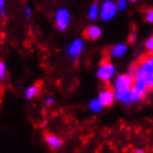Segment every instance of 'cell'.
I'll use <instances>...</instances> for the list:
<instances>
[{
  "label": "cell",
  "mask_w": 153,
  "mask_h": 153,
  "mask_svg": "<svg viewBox=\"0 0 153 153\" xmlns=\"http://www.w3.org/2000/svg\"><path fill=\"white\" fill-rule=\"evenodd\" d=\"M131 74L134 79L148 81L150 76H153V53L141 59L137 65L131 67Z\"/></svg>",
  "instance_id": "obj_1"
},
{
  "label": "cell",
  "mask_w": 153,
  "mask_h": 153,
  "mask_svg": "<svg viewBox=\"0 0 153 153\" xmlns=\"http://www.w3.org/2000/svg\"><path fill=\"white\" fill-rule=\"evenodd\" d=\"M97 78L102 82L108 83L109 81H111L115 76V67L114 65L110 62L109 60H104L101 62L99 68L97 70Z\"/></svg>",
  "instance_id": "obj_2"
},
{
  "label": "cell",
  "mask_w": 153,
  "mask_h": 153,
  "mask_svg": "<svg viewBox=\"0 0 153 153\" xmlns=\"http://www.w3.org/2000/svg\"><path fill=\"white\" fill-rule=\"evenodd\" d=\"M119 9L117 6V1L113 0H104L100 6V18L102 21L108 22L111 21L118 13Z\"/></svg>",
  "instance_id": "obj_3"
},
{
  "label": "cell",
  "mask_w": 153,
  "mask_h": 153,
  "mask_svg": "<svg viewBox=\"0 0 153 153\" xmlns=\"http://www.w3.org/2000/svg\"><path fill=\"white\" fill-rule=\"evenodd\" d=\"M84 50V42L82 39H74L69 46L65 48V53L71 61H76Z\"/></svg>",
  "instance_id": "obj_4"
},
{
  "label": "cell",
  "mask_w": 153,
  "mask_h": 153,
  "mask_svg": "<svg viewBox=\"0 0 153 153\" xmlns=\"http://www.w3.org/2000/svg\"><path fill=\"white\" fill-rule=\"evenodd\" d=\"M133 82L134 76L131 73L119 74L118 76H114L112 87L114 90H129V89H132Z\"/></svg>",
  "instance_id": "obj_5"
},
{
  "label": "cell",
  "mask_w": 153,
  "mask_h": 153,
  "mask_svg": "<svg viewBox=\"0 0 153 153\" xmlns=\"http://www.w3.org/2000/svg\"><path fill=\"white\" fill-rule=\"evenodd\" d=\"M70 19H71V15L68 9L65 8H60L56 11L54 15V21L57 25V28L59 31H65L70 23Z\"/></svg>",
  "instance_id": "obj_6"
},
{
  "label": "cell",
  "mask_w": 153,
  "mask_h": 153,
  "mask_svg": "<svg viewBox=\"0 0 153 153\" xmlns=\"http://www.w3.org/2000/svg\"><path fill=\"white\" fill-rule=\"evenodd\" d=\"M114 94L115 100L123 104H132L141 101L140 98L133 93L132 89H129V90H114Z\"/></svg>",
  "instance_id": "obj_7"
},
{
  "label": "cell",
  "mask_w": 153,
  "mask_h": 153,
  "mask_svg": "<svg viewBox=\"0 0 153 153\" xmlns=\"http://www.w3.org/2000/svg\"><path fill=\"white\" fill-rule=\"evenodd\" d=\"M98 99L102 103L104 108L111 107L113 102L115 101V94L114 90L111 88H104L99 92L98 94Z\"/></svg>",
  "instance_id": "obj_8"
},
{
  "label": "cell",
  "mask_w": 153,
  "mask_h": 153,
  "mask_svg": "<svg viewBox=\"0 0 153 153\" xmlns=\"http://www.w3.org/2000/svg\"><path fill=\"white\" fill-rule=\"evenodd\" d=\"M132 91L137 97L140 98V100H143L146 97V94L150 92L148 82L144 80H139L134 79L133 85H132Z\"/></svg>",
  "instance_id": "obj_9"
},
{
  "label": "cell",
  "mask_w": 153,
  "mask_h": 153,
  "mask_svg": "<svg viewBox=\"0 0 153 153\" xmlns=\"http://www.w3.org/2000/svg\"><path fill=\"white\" fill-rule=\"evenodd\" d=\"M84 38L88 39V40H91V41H96L98 39L101 38L102 36V29L99 27V26H96V25H91L84 29Z\"/></svg>",
  "instance_id": "obj_10"
},
{
  "label": "cell",
  "mask_w": 153,
  "mask_h": 153,
  "mask_svg": "<svg viewBox=\"0 0 153 153\" xmlns=\"http://www.w3.org/2000/svg\"><path fill=\"white\" fill-rule=\"evenodd\" d=\"M45 141H46L47 146L52 150H59L62 146V140L52 133L45 134Z\"/></svg>",
  "instance_id": "obj_11"
},
{
  "label": "cell",
  "mask_w": 153,
  "mask_h": 153,
  "mask_svg": "<svg viewBox=\"0 0 153 153\" xmlns=\"http://www.w3.org/2000/svg\"><path fill=\"white\" fill-rule=\"evenodd\" d=\"M109 52L112 58H122L128 52V46L126 43H117L110 48Z\"/></svg>",
  "instance_id": "obj_12"
},
{
  "label": "cell",
  "mask_w": 153,
  "mask_h": 153,
  "mask_svg": "<svg viewBox=\"0 0 153 153\" xmlns=\"http://www.w3.org/2000/svg\"><path fill=\"white\" fill-rule=\"evenodd\" d=\"M88 18L91 21H96L100 18V6L98 2H93L88 10Z\"/></svg>",
  "instance_id": "obj_13"
},
{
  "label": "cell",
  "mask_w": 153,
  "mask_h": 153,
  "mask_svg": "<svg viewBox=\"0 0 153 153\" xmlns=\"http://www.w3.org/2000/svg\"><path fill=\"white\" fill-rule=\"evenodd\" d=\"M39 91H40V87L37 85V84H32L29 88L26 89L25 91V98L27 100H32L33 98L38 96Z\"/></svg>",
  "instance_id": "obj_14"
},
{
  "label": "cell",
  "mask_w": 153,
  "mask_h": 153,
  "mask_svg": "<svg viewBox=\"0 0 153 153\" xmlns=\"http://www.w3.org/2000/svg\"><path fill=\"white\" fill-rule=\"evenodd\" d=\"M88 108L89 110L92 112V113H100V112L102 111V109H103V105L102 103L99 101V99L97 98V99H92L88 104Z\"/></svg>",
  "instance_id": "obj_15"
},
{
  "label": "cell",
  "mask_w": 153,
  "mask_h": 153,
  "mask_svg": "<svg viewBox=\"0 0 153 153\" xmlns=\"http://www.w3.org/2000/svg\"><path fill=\"white\" fill-rule=\"evenodd\" d=\"M144 20H146V22L153 23V8H149V9L146 11Z\"/></svg>",
  "instance_id": "obj_16"
},
{
  "label": "cell",
  "mask_w": 153,
  "mask_h": 153,
  "mask_svg": "<svg viewBox=\"0 0 153 153\" xmlns=\"http://www.w3.org/2000/svg\"><path fill=\"white\" fill-rule=\"evenodd\" d=\"M128 0H117V6H118L119 11H124L128 8Z\"/></svg>",
  "instance_id": "obj_17"
},
{
  "label": "cell",
  "mask_w": 153,
  "mask_h": 153,
  "mask_svg": "<svg viewBox=\"0 0 153 153\" xmlns=\"http://www.w3.org/2000/svg\"><path fill=\"white\" fill-rule=\"evenodd\" d=\"M144 47H146V50L149 53H153V36L146 40Z\"/></svg>",
  "instance_id": "obj_18"
},
{
  "label": "cell",
  "mask_w": 153,
  "mask_h": 153,
  "mask_svg": "<svg viewBox=\"0 0 153 153\" xmlns=\"http://www.w3.org/2000/svg\"><path fill=\"white\" fill-rule=\"evenodd\" d=\"M6 72H7V65L4 61L0 62V79L4 80L6 76Z\"/></svg>",
  "instance_id": "obj_19"
},
{
  "label": "cell",
  "mask_w": 153,
  "mask_h": 153,
  "mask_svg": "<svg viewBox=\"0 0 153 153\" xmlns=\"http://www.w3.org/2000/svg\"><path fill=\"white\" fill-rule=\"evenodd\" d=\"M0 13L2 18H6L7 12H6V0H0Z\"/></svg>",
  "instance_id": "obj_20"
},
{
  "label": "cell",
  "mask_w": 153,
  "mask_h": 153,
  "mask_svg": "<svg viewBox=\"0 0 153 153\" xmlns=\"http://www.w3.org/2000/svg\"><path fill=\"white\" fill-rule=\"evenodd\" d=\"M23 12H25V16L27 17L28 19H30L31 17H32V9H31L29 6H26V7H25Z\"/></svg>",
  "instance_id": "obj_21"
},
{
  "label": "cell",
  "mask_w": 153,
  "mask_h": 153,
  "mask_svg": "<svg viewBox=\"0 0 153 153\" xmlns=\"http://www.w3.org/2000/svg\"><path fill=\"white\" fill-rule=\"evenodd\" d=\"M128 40H129V42H130V43H134V42L137 41V33H134V32L130 33V35H129V38H128Z\"/></svg>",
  "instance_id": "obj_22"
},
{
  "label": "cell",
  "mask_w": 153,
  "mask_h": 153,
  "mask_svg": "<svg viewBox=\"0 0 153 153\" xmlns=\"http://www.w3.org/2000/svg\"><path fill=\"white\" fill-rule=\"evenodd\" d=\"M146 82H148V85H149L150 91H153V76H150Z\"/></svg>",
  "instance_id": "obj_23"
},
{
  "label": "cell",
  "mask_w": 153,
  "mask_h": 153,
  "mask_svg": "<svg viewBox=\"0 0 153 153\" xmlns=\"http://www.w3.org/2000/svg\"><path fill=\"white\" fill-rule=\"evenodd\" d=\"M54 103V99L52 97H49V98H47L46 99V104L47 105H51V104Z\"/></svg>",
  "instance_id": "obj_24"
},
{
  "label": "cell",
  "mask_w": 153,
  "mask_h": 153,
  "mask_svg": "<svg viewBox=\"0 0 153 153\" xmlns=\"http://www.w3.org/2000/svg\"><path fill=\"white\" fill-rule=\"evenodd\" d=\"M135 152L137 153H143V152H146L144 150H141V149H138V150H135Z\"/></svg>",
  "instance_id": "obj_25"
},
{
  "label": "cell",
  "mask_w": 153,
  "mask_h": 153,
  "mask_svg": "<svg viewBox=\"0 0 153 153\" xmlns=\"http://www.w3.org/2000/svg\"><path fill=\"white\" fill-rule=\"evenodd\" d=\"M40 126H41V128H45V126H47V122H46V121H45V122H42L41 124H40Z\"/></svg>",
  "instance_id": "obj_26"
},
{
  "label": "cell",
  "mask_w": 153,
  "mask_h": 153,
  "mask_svg": "<svg viewBox=\"0 0 153 153\" xmlns=\"http://www.w3.org/2000/svg\"><path fill=\"white\" fill-rule=\"evenodd\" d=\"M129 2H132V4H134V2H137V1H139V0H128Z\"/></svg>",
  "instance_id": "obj_27"
}]
</instances>
